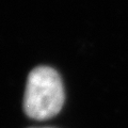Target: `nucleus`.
<instances>
[{"mask_svg":"<svg viewBox=\"0 0 128 128\" xmlns=\"http://www.w3.org/2000/svg\"><path fill=\"white\" fill-rule=\"evenodd\" d=\"M65 93L58 72L49 66H38L28 75L24 111L33 120L56 116L64 105Z\"/></svg>","mask_w":128,"mask_h":128,"instance_id":"1","label":"nucleus"},{"mask_svg":"<svg viewBox=\"0 0 128 128\" xmlns=\"http://www.w3.org/2000/svg\"><path fill=\"white\" fill-rule=\"evenodd\" d=\"M44 128H48V127H44Z\"/></svg>","mask_w":128,"mask_h":128,"instance_id":"2","label":"nucleus"}]
</instances>
